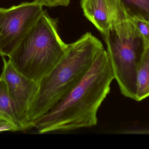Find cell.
I'll return each instance as SVG.
<instances>
[{"instance_id":"1","label":"cell","mask_w":149,"mask_h":149,"mask_svg":"<svg viewBox=\"0 0 149 149\" xmlns=\"http://www.w3.org/2000/svg\"><path fill=\"white\" fill-rule=\"evenodd\" d=\"M114 79L107 50L98 54L79 82L35 124L39 134L67 132L92 127Z\"/></svg>"},{"instance_id":"2","label":"cell","mask_w":149,"mask_h":149,"mask_svg":"<svg viewBox=\"0 0 149 149\" xmlns=\"http://www.w3.org/2000/svg\"><path fill=\"white\" fill-rule=\"evenodd\" d=\"M103 50L101 41L88 32L67 44L65 52L59 62L38 82V91L28 115L31 128L80 81Z\"/></svg>"},{"instance_id":"3","label":"cell","mask_w":149,"mask_h":149,"mask_svg":"<svg viewBox=\"0 0 149 149\" xmlns=\"http://www.w3.org/2000/svg\"><path fill=\"white\" fill-rule=\"evenodd\" d=\"M58 19L46 10L8 60L17 71L38 82L48 75L63 56L67 44L58 32Z\"/></svg>"},{"instance_id":"4","label":"cell","mask_w":149,"mask_h":149,"mask_svg":"<svg viewBox=\"0 0 149 149\" xmlns=\"http://www.w3.org/2000/svg\"><path fill=\"white\" fill-rule=\"evenodd\" d=\"M102 35L121 92L135 100L137 71L146 48L141 36L131 18L116 24Z\"/></svg>"},{"instance_id":"5","label":"cell","mask_w":149,"mask_h":149,"mask_svg":"<svg viewBox=\"0 0 149 149\" xmlns=\"http://www.w3.org/2000/svg\"><path fill=\"white\" fill-rule=\"evenodd\" d=\"M38 0L0 8V55L8 57L44 12Z\"/></svg>"},{"instance_id":"6","label":"cell","mask_w":149,"mask_h":149,"mask_svg":"<svg viewBox=\"0 0 149 149\" xmlns=\"http://www.w3.org/2000/svg\"><path fill=\"white\" fill-rule=\"evenodd\" d=\"M1 77L6 82L15 113L23 130L31 128L29 111L38 90V83L19 72L5 57Z\"/></svg>"},{"instance_id":"7","label":"cell","mask_w":149,"mask_h":149,"mask_svg":"<svg viewBox=\"0 0 149 149\" xmlns=\"http://www.w3.org/2000/svg\"><path fill=\"white\" fill-rule=\"evenodd\" d=\"M84 16L102 35L130 18L120 0H81Z\"/></svg>"},{"instance_id":"8","label":"cell","mask_w":149,"mask_h":149,"mask_svg":"<svg viewBox=\"0 0 149 149\" xmlns=\"http://www.w3.org/2000/svg\"><path fill=\"white\" fill-rule=\"evenodd\" d=\"M149 96V47H146L137 71L135 100L141 101Z\"/></svg>"},{"instance_id":"9","label":"cell","mask_w":149,"mask_h":149,"mask_svg":"<svg viewBox=\"0 0 149 149\" xmlns=\"http://www.w3.org/2000/svg\"><path fill=\"white\" fill-rule=\"evenodd\" d=\"M0 118L13 124L18 131L23 130L14 111L4 80L0 76Z\"/></svg>"},{"instance_id":"10","label":"cell","mask_w":149,"mask_h":149,"mask_svg":"<svg viewBox=\"0 0 149 149\" xmlns=\"http://www.w3.org/2000/svg\"><path fill=\"white\" fill-rule=\"evenodd\" d=\"M130 18L149 22V0H120Z\"/></svg>"},{"instance_id":"11","label":"cell","mask_w":149,"mask_h":149,"mask_svg":"<svg viewBox=\"0 0 149 149\" xmlns=\"http://www.w3.org/2000/svg\"><path fill=\"white\" fill-rule=\"evenodd\" d=\"M131 19L141 36L145 47H149V22L137 17H133Z\"/></svg>"},{"instance_id":"12","label":"cell","mask_w":149,"mask_h":149,"mask_svg":"<svg viewBox=\"0 0 149 149\" xmlns=\"http://www.w3.org/2000/svg\"><path fill=\"white\" fill-rule=\"evenodd\" d=\"M44 6L53 8V7L63 6L67 7L70 4L71 0H38Z\"/></svg>"},{"instance_id":"13","label":"cell","mask_w":149,"mask_h":149,"mask_svg":"<svg viewBox=\"0 0 149 149\" xmlns=\"http://www.w3.org/2000/svg\"><path fill=\"white\" fill-rule=\"evenodd\" d=\"M17 131H18L17 128L14 125L0 118V132Z\"/></svg>"}]
</instances>
